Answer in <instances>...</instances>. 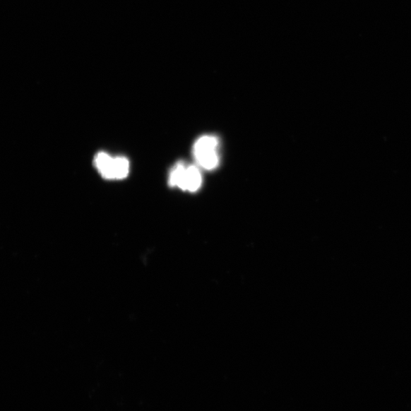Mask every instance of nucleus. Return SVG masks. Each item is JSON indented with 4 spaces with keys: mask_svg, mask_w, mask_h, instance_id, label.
I'll return each mask as SVG.
<instances>
[{
    "mask_svg": "<svg viewBox=\"0 0 411 411\" xmlns=\"http://www.w3.org/2000/svg\"><path fill=\"white\" fill-rule=\"evenodd\" d=\"M186 169H187V167L183 163H179L174 166L169 175V183L172 187H178L184 191Z\"/></svg>",
    "mask_w": 411,
    "mask_h": 411,
    "instance_id": "4",
    "label": "nucleus"
},
{
    "mask_svg": "<svg viewBox=\"0 0 411 411\" xmlns=\"http://www.w3.org/2000/svg\"><path fill=\"white\" fill-rule=\"evenodd\" d=\"M218 146L219 140L214 136H203L195 143L193 153L202 168L213 170L218 167L220 163Z\"/></svg>",
    "mask_w": 411,
    "mask_h": 411,
    "instance_id": "1",
    "label": "nucleus"
},
{
    "mask_svg": "<svg viewBox=\"0 0 411 411\" xmlns=\"http://www.w3.org/2000/svg\"><path fill=\"white\" fill-rule=\"evenodd\" d=\"M95 167L102 177L107 180H114V158L105 153L97 154L95 158Z\"/></svg>",
    "mask_w": 411,
    "mask_h": 411,
    "instance_id": "2",
    "label": "nucleus"
},
{
    "mask_svg": "<svg viewBox=\"0 0 411 411\" xmlns=\"http://www.w3.org/2000/svg\"><path fill=\"white\" fill-rule=\"evenodd\" d=\"M130 162L125 157H115L114 165V180H121L129 175Z\"/></svg>",
    "mask_w": 411,
    "mask_h": 411,
    "instance_id": "5",
    "label": "nucleus"
},
{
    "mask_svg": "<svg viewBox=\"0 0 411 411\" xmlns=\"http://www.w3.org/2000/svg\"><path fill=\"white\" fill-rule=\"evenodd\" d=\"M201 184L202 176L197 166H189L186 169L184 191H197L201 188Z\"/></svg>",
    "mask_w": 411,
    "mask_h": 411,
    "instance_id": "3",
    "label": "nucleus"
}]
</instances>
